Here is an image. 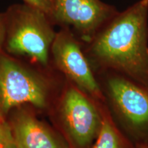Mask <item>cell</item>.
Instances as JSON below:
<instances>
[{
  "label": "cell",
  "mask_w": 148,
  "mask_h": 148,
  "mask_svg": "<svg viewBox=\"0 0 148 148\" xmlns=\"http://www.w3.org/2000/svg\"><path fill=\"white\" fill-rule=\"evenodd\" d=\"M88 44V55L99 70L148 88V0L118 12Z\"/></svg>",
  "instance_id": "6da1fadb"
},
{
  "label": "cell",
  "mask_w": 148,
  "mask_h": 148,
  "mask_svg": "<svg viewBox=\"0 0 148 148\" xmlns=\"http://www.w3.org/2000/svg\"><path fill=\"white\" fill-rule=\"evenodd\" d=\"M4 13L6 50L47 65L56 34L49 16L25 3L11 5Z\"/></svg>",
  "instance_id": "7a4b0ae2"
},
{
  "label": "cell",
  "mask_w": 148,
  "mask_h": 148,
  "mask_svg": "<svg viewBox=\"0 0 148 148\" xmlns=\"http://www.w3.org/2000/svg\"><path fill=\"white\" fill-rule=\"evenodd\" d=\"M105 74V102L134 143H148V88L112 72Z\"/></svg>",
  "instance_id": "3957f363"
},
{
  "label": "cell",
  "mask_w": 148,
  "mask_h": 148,
  "mask_svg": "<svg viewBox=\"0 0 148 148\" xmlns=\"http://www.w3.org/2000/svg\"><path fill=\"white\" fill-rule=\"evenodd\" d=\"M104 103L74 85L66 88L59 104V118L70 148L91 147L102 125Z\"/></svg>",
  "instance_id": "277c9868"
},
{
  "label": "cell",
  "mask_w": 148,
  "mask_h": 148,
  "mask_svg": "<svg viewBox=\"0 0 148 148\" xmlns=\"http://www.w3.org/2000/svg\"><path fill=\"white\" fill-rule=\"evenodd\" d=\"M47 85L41 77L0 50V114L23 104L47 106Z\"/></svg>",
  "instance_id": "5b68a950"
},
{
  "label": "cell",
  "mask_w": 148,
  "mask_h": 148,
  "mask_svg": "<svg viewBox=\"0 0 148 148\" xmlns=\"http://www.w3.org/2000/svg\"><path fill=\"white\" fill-rule=\"evenodd\" d=\"M51 54L56 66L74 86L96 101L105 102L102 89L94 75L87 57L69 29L64 28L56 33Z\"/></svg>",
  "instance_id": "8992f818"
},
{
  "label": "cell",
  "mask_w": 148,
  "mask_h": 148,
  "mask_svg": "<svg viewBox=\"0 0 148 148\" xmlns=\"http://www.w3.org/2000/svg\"><path fill=\"white\" fill-rule=\"evenodd\" d=\"M117 12L101 0H53L50 18L67 29L71 27L88 43Z\"/></svg>",
  "instance_id": "52a82bcc"
},
{
  "label": "cell",
  "mask_w": 148,
  "mask_h": 148,
  "mask_svg": "<svg viewBox=\"0 0 148 148\" xmlns=\"http://www.w3.org/2000/svg\"><path fill=\"white\" fill-rule=\"evenodd\" d=\"M11 125L18 148H70L61 136L27 112L17 114Z\"/></svg>",
  "instance_id": "ba28073f"
},
{
  "label": "cell",
  "mask_w": 148,
  "mask_h": 148,
  "mask_svg": "<svg viewBox=\"0 0 148 148\" xmlns=\"http://www.w3.org/2000/svg\"><path fill=\"white\" fill-rule=\"evenodd\" d=\"M102 125L90 148H136L135 143L121 131L106 102L102 106Z\"/></svg>",
  "instance_id": "9c48e42d"
},
{
  "label": "cell",
  "mask_w": 148,
  "mask_h": 148,
  "mask_svg": "<svg viewBox=\"0 0 148 148\" xmlns=\"http://www.w3.org/2000/svg\"><path fill=\"white\" fill-rule=\"evenodd\" d=\"M0 148H18L12 125L5 121L0 123Z\"/></svg>",
  "instance_id": "30bf717a"
},
{
  "label": "cell",
  "mask_w": 148,
  "mask_h": 148,
  "mask_svg": "<svg viewBox=\"0 0 148 148\" xmlns=\"http://www.w3.org/2000/svg\"><path fill=\"white\" fill-rule=\"evenodd\" d=\"M24 3L39 9L51 17L53 7V0H23ZM51 19V18H50Z\"/></svg>",
  "instance_id": "8fae6325"
},
{
  "label": "cell",
  "mask_w": 148,
  "mask_h": 148,
  "mask_svg": "<svg viewBox=\"0 0 148 148\" xmlns=\"http://www.w3.org/2000/svg\"><path fill=\"white\" fill-rule=\"evenodd\" d=\"M6 34V23L5 13H0V50L4 46Z\"/></svg>",
  "instance_id": "7c38bea8"
},
{
  "label": "cell",
  "mask_w": 148,
  "mask_h": 148,
  "mask_svg": "<svg viewBox=\"0 0 148 148\" xmlns=\"http://www.w3.org/2000/svg\"><path fill=\"white\" fill-rule=\"evenodd\" d=\"M136 148H148V143H135Z\"/></svg>",
  "instance_id": "4fadbf2b"
},
{
  "label": "cell",
  "mask_w": 148,
  "mask_h": 148,
  "mask_svg": "<svg viewBox=\"0 0 148 148\" xmlns=\"http://www.w3.org/2000/svg\"><path fill=\"white\" fill-rule=\"evenodd\" d=\"M3 121H4V119H3V116L0 114V123H1Z\"/></svg>",
  "instance_id": "5bb4252c"
}]
</instances>
